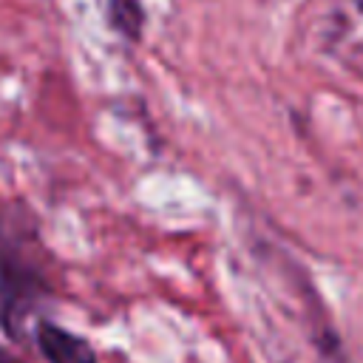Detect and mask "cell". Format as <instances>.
<instances>
[{
  "label": "cell",
  "mask_w": 363,
  "mask_h": 363,
  "mask_svg": "<svg viewBox=\"0 0 363 363\" xmlns=\"http://www.w3.org/2000/svg\"><path fill=\"white\" fill-rule=\"evenodd\" d=\"M105 23L125 40H139L145 26V9L142 0H99Z\"/></svg>",
  "instance_id": "3"
},
{
  "label": "cell",
  "mask_w": 363,
  "mask_h": 363,
  "mask_svg": "<svg viewBox=\"0 0 363 363\" xmlns=\"http://www.w3.org/2000/svg\"><path fill=\"white\" fill-rule=\"evenodd\" d=\"M0 363H17V360H14V354H11L6 346H0Z\"/></svg>",
  "instance_id": "4"
},
{
  "label": "cell",
  "mask_w": 363,
  "mask_h": 363,
  "mask_svg": "<svg viewBox=\"0 0 363 363\" xmlns=\"http://www.w3.org/2000/svg\"><path fill=\"white\" fill-rule=\"evenodd\" d=\"M51 298V281L40 261L37 230L17 224L14 213L0 224V329L23 343L26 326ZM40 320V318H37Z\"/></svg>",
  "instance_id": "1"
},
{
  "label": "cell",
  "mask_w": 363,
  "mask_h": 363,
  "mask_svg": "<svg viewBox=\"0 0 363 363\" xmlns=\"http://www.w3.org/2000/svg\"><path fill=\"white\" fill-rule=\"evenodd\" d=\"M34 343L45 363H99L94 346L82 335L45 318L34 323Z\"/></svg>",
  "instance_id": "2"
},
{
  "label": "cell",
  "mask_w": 363,
  "mask_h": 363,
  "mask_svg": "<svg viewBox=\"0 0 363 363\" xmlns=\"http://www.w3.org/2000/svg\"><path fill=\"white\" fill-rule=\"evenodd\" d=\"M354 6H357V9H360V11H363V0H354Z\"/></svg>",
  "instance_id": "5"
}]
</instances>
